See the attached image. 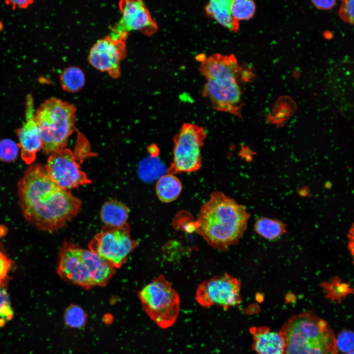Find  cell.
<instances>
[{
  "label": "cell",
  "mask_w": 354,
  "mask_h": 354,
  "mask_svg": "<svg viewBox=\"0 0 354 354\" xmlns=\"http://www.w3.org/2000/svg\"><path fill=\"white\" fill-rule=\"evenodd\" d=\"M14 311L4 287H0V326H2L13 317Z\"/></svg>",
  "instance_id": "484cf974"
},
{
  "label": "cell",
  "mask_w": 354,
  "mask_h": 354,
  "mask_svg": "<svg viewBox=\"0 0 354 354\" xmlns=\"http://www.w3.org/2000/svg\"><path fill=\"white\" fill-rule=\"evenodd\" d=\"M12 262L4 253L0 251V287H4L11 267Z\"/></svg>",
  "instance_id": "f1b7e54d"
},
{
  "label": "cell",
  "mask_w": 354,
  "mask_h": 354,
  "mask_svg": "<svg viewBox=\"0 0 354 354\" xmlns=\"http://www.w3.org/2000/svg\"><path fill=\"white\" fill-rule=\"evenodd\" d=\"M129 224L120 228L104 227L88 244V249L103 258L116 268L121 267L129 255L138 246L132 238Z\"/></svg>",
  "instance_id": "52a82bcc"
},
{
  "label": "cell",
  "mask_w": 354,
  "mask_h": 354,
  "mask_svg": "<svg viewBox=\"0 0 354 354\" xmlns=\"http://www.w3.org/2000/svg\"><path fill=\"white\" fill-rule=\"evenodd\" d=\"M182 188V186L180 180L175 175L166 174L158 180L155 190L159 200L168 203L174 201L178 198Z\"/></svg>",
  "instance_id": "ffe728a7"
},
{
  "label": "cell",
  "mask_w": 354,
  "mask_h": 354,
  "mask_svg": "<svg viewBox=\"0 0 354 354\" xmlns=\"http://www.w3.org/2000/svg\"><path fill=\"white\" fill-rule=\"evenodd\" d=\"M19 205L25 218L46 232L62 228L80 211L82 203L69 190L59 187L46 167L31 164L18 183Z\"/></svg>",
  "instance_id": "6da1fadb"
},
{
  "label": "cell",
  "mask_w": 354,
  "mask_h": 354,
  "mask_svg": "<svg viewBox=\"0 0 354 354\" xmlns=\"http://www.w3.org/2000/svg\"><path fill=\"white\" fill-rule=\"evenodd\" d=\"M313 4L318 8L323 10L329 9L335 4V0H313Z\"/></svg>",
  "instance_id": "4dcf8cb0"
},
{
  "label": "cell",
  "mask_w": 354,
  "mask_h": 354,
  "mask_svg": "<svg viewBox=\"0 0 354 354\" xmlns=\"http://www.w3.org/2000/svg\"><path fill=\"white\" fill-rule=\"evenodd\" d=\"M322 285L328 293V295H331L334 298L343 296L351 292L350 285L341 282L337 277L331 279L329 282L324 283Z\"/></svg>",
  "instance_id": "4316f807"
},
{
  "label": "cell",
  "mask_w": 354,
  "mask_h": 354,
  "mask_svg": "<svg viewBox=\"0 0 354 354\" xmlns=\"http://www.w3.org/2000/svg\"><path fill=\"white\" fill-rule=\"evenodd\" d=\"M30 106L26 111V121L16 130L21 156L28 165L32 164L35 161L36 154L42 149V146L40 132L34 118L32 106Z\"/></svg>",
  "instance_id": "9a60e30c"
},
{
  "label": "cell",
  "mask_w": 354,
  "mask_h": 354,
  "mask_svg": "<svg viewBox=\"0 0 354 354\" xmlns=\"http://www.w3.org/2000/svg\"><path fill=\"white\" fill-rule=\"evenodd\" d=\"M206 133L201 126L184 122L173 138V158L167 174L192 173L202 167L201 148Z\"/></svg>",
  "instance_id": "8992f818"
},
{
  "label": "cell",
  "mask_w": 354,
  "mask_h": 354,
  "mask_svg": "<svg viewBox=\"0 0 354 354\" xmlns=\"http://www.w3.org/2000/svg\"><path fill=\"white\" fill-rule=\"evenodd\" d=\"M126 40L108 35L91 47L88 61L97 70L117 79L121 75L120 62L126 56Z\"/></svg>",
  "instance_id": "8fae6325"
},
{
  "label": "cell",
  "mask_w": 354,
  "mask_h": 354,
  "mask_svg": "<svg viewBox=\"0 0 354 354\" xmlns=\"http://www.w3.org/2000/svg\"><path fill=\"white\" fill-rule=\"evenodd\" d=\"M199 70L206 79L237 82L241 69L234 55L215 54L202 62Z\"/></svg>",
  "instance_id": "5bb4252c"
},
{
  "label": "cell",
  "mask_w": 354,
  "mask_h": 354,
  "mask_svg": "<svg viewBox=\"0 0 354 354\" xmlns=\"http://www.w3.org/2000/svg\"><path fill=\"white\" fill-rule=\"evenodd\" d=\"M336 344L338 351L348 353L353 351L354 334L350 330L341 331L336 338Z\"/></svg>",
  "instance_id": "83f0119b"
},
{
  "label": "cell",
  "mask_w": 354,
  "mask_h": 354,
  "mask_svg": "<svg viewBox=\"0 0 354 354\" xmlns=\"http://www.w3.org/2000/svg\"><path fill=\"white\" fill-rule=\"evenodd\" d=\"M231 0H211L206 6V13L219 24L229 30L236 32L239 29L238 22L232 17L231 10Z\"/></svg>",
  "instance_id": "d6986e66"
},
{
  "label": "cell",
  "mask_w": 354,
  "mask_h": 354,
  "mask_svg": "<svg viewBox=\"0 0 354 354\" xmlns=\"http://www.w3.org/2000/svg\"><path fill=\"white\" fill-rule=\"evenodd\" d=\"M63 319L68 326L75 329H81L85 326L87 323L88 315L81 306L71 304L65 310Z\"/></svg>",
  "instance_id": "603a6c76"
},
{
  "label": "cell",
  "mask_w": 354,
  "mask_h": 354,
  "mask_svg": "<svg viewBox=\"0 0 354 354\" xmlns=\"http://www.w3.org/2000/svg\"><path fill=\"white\" fill-rule=\"evenodd\" d=\"M33 1L31 0H8L6 1L7 4L12 6V8L19 7L25 8L28 7Z\"/></svg>",
  "instance_id": "1f68e13d"
},
{
  "label": "cell",
  "mask_w": 354,
  "mask_h": 354,
  "mask_svg": "<svg viewBox=\"0 0 354 354\" xmlns=\"http://www.w3.org/2000/svg\"><path fill=\"white\" fill-rule=\"evenodd\" d=\"M254 343L253 349L258 354H284V339L279 332L268 327H251L249 329Z\"/></svg>",
  "instance_id": "2e32d148"
},
{
  "label": "cell",
  "mask_w": 354,
  "mask_h": 354,
  "mask_svg": "<svg viewBox=\"0 0 354 354\" xmlns=\"http://www.w3.org/2000/svg\"><path fill=\"white\" fill-rule=\"evenodd\" d=\"M230 10L233 18L238 22L251 19L255 14L256 5L251 0H233Z\"/></svg>",
  "instance_id": "cb8c5ba5"
},
{
  "label": "cell",
  "mask_w": 354,
  "mask_h": 354,
  "mask_svg": "<svg viewBox=\"0 0 354 354\" xmlns=\"http://www.w3.org/2000/svg\"><path fill=\"white\" fill-rule=\"evenodd\" d=\"M346 354H354V351H352V352H351L347 353Z\"/></svg>",
  "instance_id": "d6a6232c"
},
{
  "label": "cell",
  "mask_w": 354,
  "mask_h": 354,
  "mask_svg": "<svg viewBox=\"0 0 354 354\" xmlns=\"http://www.w3.org/2000/svg\"><path fill=\"white\" fill-rule=\"evenodd\" d=\"M75 105L59 98L46 100L34 114L40 132L42 149L45 154L63 149L75 128Z\"/></svg>",
  "instance_id": "277c9868"
},
{
  "label": "cell",
  "mask_w": 354,
  "mask_h": 354,
  "mask_svg": "<svg viewBox=\"0 0 354 354\" xmlns=\"http://www.w3.org/2000/svg\"><path fill=\"white\" fill-rule=\"evenodd\" d=\"M240 288L237 278L225 273L201 282L197 288L195 299L203 307L217 305L227 310L241 303Z\"/></svg>",
  "instance_id": "ba28073f"
},
{
  "label": "cell",
  "mask_w": 354,
  "mask_h": 354,
  "mask_svg": "<svg viewBox=\"0 0 354 354\" xmlns=\"http://www.w3.org/2000/svg\"><path fill=\"white\" fill-rule=\"evenodd\" d=\"M19 146L14 141L3 139L0 141V160L5 162L14 161L19 153Z\"/></svg>",
  "instance_id": "d4e9b609"
},
{
  "label": "cell",
  "mask_w": 354,
  "mask_h": 354,
  "mask_svg": "<svg viewBox=\"0 0 354 354\" xmlns=\"http://www.w3.org/2000/svg\"><path fill=\"white\" fill-rule=\"evenodd\" d=\"M138 295L144 311L158 327L166 329L174 324L179 314L180 299L163 275L153 279Z\"/></svg>",
  "instance_id": "5b68a950"
},
{
  "label": "cell",
  "mask_w": 354,
  "mask_h": 354,
  "mask_svg": "<svg viewBox=\"0 0 354 354\" xmlns=\"http://www.w3.org/2000/svg\"><path fill=\"white\" fill-rule=\"evenodd\" d=\"M129 208L122 203L115 200L106 202L102 205L100 218L105 227L120 228L128 224Z\"/></svg>",
  "instance_id": "ac0fdd59"
},
{
  "label": "cell",
  "mask_w": 354,
  "mask_h": 354,
  "mask_svg": "<svg viewBox=\"0 0 354 354\" xmlns=\"http://www.w3.org/2000/svg\"><path fill=\"white\" fill-rule=\"evenodd\" d=\"M83 248L71 241H65L59 252L57 272L64 281L89 290L94 287L83 257Z\"/></svg>",
  "instance_id": "7c38bea8"
},
{
  "label": "cell",
  "mask_w": 354,
  "mask_h": 354,
  "mask_svg": "<svg viewBox=\"0 0 354 354\" xmlns=\"http://www.w3.org/2000/svg\"><path fill=\"white\" fill-rule=\"evenodd\" d=\"M45 166L51 178L61 189L69 190L92 182L68 148L51 153Z\"/></svg>",
  "instance_id": "30bf717a"
},
{
  "label": "cell",
  "mask_w": 354,
  "mask_h": 354,
  "mask_svg": "<svg viewBox=\"0 0 354 354\" xmlns=\"http://www.w3.org/2000/svg\"><path fill=\"white\" fill-rule=\"evenodd\" d=\"M118 7L121 16L112 29L111 35L126 40L131 31H139L148 36L157 31V24L143 1L122 0Z\"/></svg>",
  "instance_id": "9c48e42d"
},
{
  "label": "cell",
  "mask_w": 354,
  "mask_h": 354,
  "mask_svg": "<svg viewBox=\"0 0 354 354\" xmlns=\"http://www.w3.org/2000/svg\"><path fill=\"white\" fill-rule=\"evenodd\" d=\"M340 15L343 20L353 23L354 18V1L353 0L344 1L342 4Z\"/></svg>",
  "instance_id": "f546056e"
},
{
  "label": "cell",
  "mask_w": 354,
  "mask_h": 354,
  "mask_svg": "<svg viewBox=\"0 0 354 354\" xmlns=\"http://www.w3.org/2000/svg\"><path fill=\"white\" fill-rule=\"evenodd\" d=\"M82 253L94 286H106L116 273V268L89 249L83 248Z\"/></svg>",
  "instance_id": "e0dca14e"
},
{
  "label": "cell",
  "mask_w": 354,
  "mask_h": 354,
  "mask_svg": "<svg viewBox=\"0 0 354 354\" xmlns=\"http://www.w3.org/2000/svg\"><path fill=\"white\" fill-rule=\"evenodd\" d=\"M60 84L62 88L67 92L74 93L81 90L86 83L84 71L75 66L65 68L59 77Z\"/></svg>",
  "instance_id": "44dd1931"
},
{
  "label": "cell",
  "mask_w": 354,
  "mask_h": 354,
  "mask_svg": "<svg viewBox=\"0 0 354 354\" xmlns=\"http://www.w3.org/2000/svg\"><path fill=\"white\" fill-rule=\"evenodd\" d=\"M250 217L246 208L220 191H214L201 207L195 231L212 248L226 251L236 244Z\"/></svg>",
  "instance_id": "7a4b0ae2"
},
{
  "label": "cell",
  "mask_w": 354,
  "mask_h": 354,
  "mask_svg": "<svg viewBox=\"0 0 354 354\" xmlns=\"http://www.w3.org/2000/svg\"><path fill=\"white\" fill-rule=\"evenodd\" d=\"M279 332L285 341L284 354H338L331 327L313 312L292 317Z\"/></svg>",
  "instance_id": "3957f363"
},
{
  "label": "cell",
  "mask_w": 354,
  "mask_h": 354,
  "mask_svg": "<svg viewBox=\"0 0 354 354\" xmlns=\"http://www.w3.org/2000/svg\"><path fill=\"white\" fill-rule=\"evenodd\" d=\"M202 95L208 98L212 108L241 118V91L237 82L217 81L206 79Z\"/></svg>",
  "instance_id": "4fadbf2b"
},
{
  "label": "cell",
  "mask_w": 354,
  "mask_h": 354,
  "mask_svg": "<svg viewBox=\"0 0 354 354\" xmlns=\"http://www.w3.org/2000/svg\"><path fill=\"white\" fill-rule=\"evenodd\" d=\"M286 225L281 221L269 218H259L254 225L255 232L268 240L277 238L285 233Z\"/></svg>",
  "instance_id": "7402d4cb"
}]
</instances>
